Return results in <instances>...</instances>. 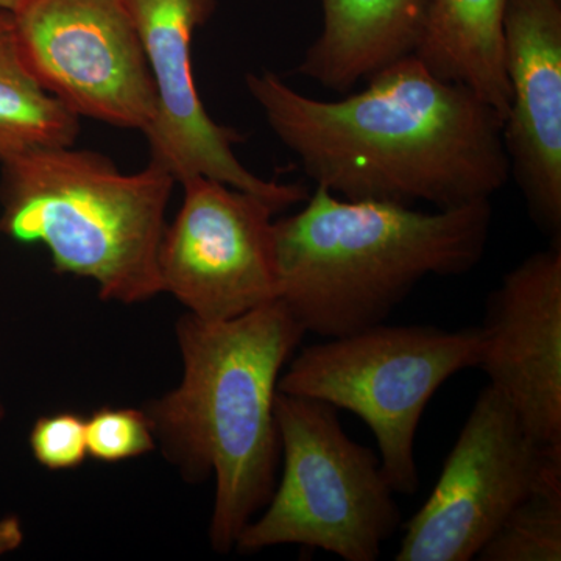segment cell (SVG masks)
Returning <instances> with one entry per match:
<instances>
[{
    "mask_svg": "<svg viewBox=\"0 0 561 561\" xmlns=\"http://www.w3.org/2000/svg\"><path fill=\"white\" fill-rule=\"evenodd\" d=\"M341 101L309 98L272 70L245 76L276 138L317 187L345 201L446 209L491 201L511 179L504 117L415 55Z\"/></svg>",
    "mask_w": 561,
    "mask_h": 561,
    "instance_id": "1",
    "label": "cell"
},
{
    "mask_svg": "<svg viewBox=\"0 0 561 561\" xmlns=\"http://www.w3.org/2000/svg\"><path fill=\"white\" fill-rule=\"evenodd\" d=\"M305 335L280 300L236 319L186 313L176 323L183 379L144 412L165 459L187 482L216 478L214 551H232L275 491L278 381Z\"/></svg>",
    "mask_w": 561,
    "mask_h": 561,
    "instance_id": "2",
    "label": "cell"
},
{
    "mask_svg": "<svg viewBox=\"0 0 561 561\" xmlns=\"http://www.w3.org/2000/svg\"><path fill=\"white\" fill-rule=\"evenodd\" d=\"M305 203L273 224L278 300L323 339L386 323L430 276L471 272L493 224L491 201L421 210L316 186Z\"/></svg>",
    "mask_w": 561,
    "mask_h": 561,
    "instance_id": "3",
    "label": "cell"
},
{
    "mask_svg": "<svg viewBox=\"0 0 561 561\" xmlns=\"http://www.w3.org/2000/svg\"><path fill=\"white\" fill-rule=\"evenodd\" d=\"M176 181L154 162L124 173L105 154L69 147L0 164V232L43 243L55 272L94 280L102 300L162 294L158 251Z\"/></svg>",
    "mask_w": 561,
    "mask_h": 561,
    "instance_id": "4",
    "label": "cell"
},
{
    "mask_svg": "<svg viewBox=\"0 0 561 561\" xmlns=\"http://www.w3.org/2000/svg\"><path fill=\"white\" fill-rule=\"evenodd\" d=\"M283 476L236 548L321 549L345 561H376L401 512L373 449L348 437L339 411L311 398L276 394Z\"/></svg>",
    "mask_w": 561,
    "mask_h": 561,
    "instance_id": "5",
    "label": "cell"
},
{
    "mask_svg": "<svg viewBox=\"0 0 561 561\" xmlns=\"http://www.w3.org/2000/svg\"><path fill=\"white\" fill-rule=\"evenodd\" d=\"M482 328L376 327L306 346L280 376L278 391L311 398L359 416L378 443L394 493L420 489L415 437L443 383L478 368Z\"/></svg>",
    "mask_w": 561,
    "mask_h": 561,
    "instance_id": "6",
    "label": "cell"
},
{
    "mask_svg": "<svg viewBox=\"0 0 561 561\" xmlns=\"http://www.w3.org/2000/svg\"><path fill=\"white\" fill-rule=\"evenodd\" d=\"M561 446H542L491 386L479 393L440 478L405 524L397 561H470L529 496Z\"/></svg>",
    "mask_w": 561,
    "mask_h": 561,
    "instance_id": "7",
    "label": "cell"
},
{
    "mask_svg": "<svg viewBox=\"0 0 561 561\" xmlns=\"http://www.w3.org/2000/svg\"><path fill=\"white\" fill-rule=\"evenodd\" d=\"M11 13L44 90L76 116L147 130L157 91L125 0H25Z\"/></svg>",
    "mask_w": 561,
    "mask_h": 561,
    "instance_id": "8",
    "label": "cell"
},
{
    "mask_svg": "<svg viewBox=\"0 0 561 561\" xmlns=\"http://www.w3.org/2000/svg\"><path fill=\"white\" fill-rule=\"evenodd\" d=\"M181 184L183 205L158 251L162 291L203 320L236 319L278 300V206L206 176Z\"/></svg>",
    "mask_w": 561,
    "mask_h": 561,
    "instance_id": "9",
    "label": "cell"
},
{
    "mask_svg": "<svg viewBox=\"0 0 561 561\" xmlns=\"http://www.w3.org/2000/svg\"><path fill=\"white\" fill-rule=\"evenodd\" d=\"M138 28L157 91V113L147 130L150 161L175 181L206 176L251 192L280 213L308 201V187L278 183L250 172L236 157L243 136L209 116L192 66V43L216 13L219 0H125Z\"/></svg>",
    "mask_w": 561,
    "mask_h": 561,
    "instance_id": "10",
    "label": "cell"
},
{
    "mask_svg": "<svg viewBox=\"0 0 561 561\" xmlns=\"http://www.w3.org/2000/svg\"><path fill=\"white\" fill-rule=\"evenodd\" d=\"M481 328L489 386L535 442L561 446V238L502 278Z\"/></svg>",
    "mask_w": 561,
    "mask_h": 561,
    "instance_id": "11",
    "label": "cell"
},
{
    "mask_svg": "<svg viewBox=\"0 0 561 561\" xmlns=\"http://www.w3.org/2000/svg\"><path fill=\"white\" fill-rule=\"evenodd\" d=\"M504 146L531 221L561 238V0H508Z\"/></svg>",
    "mask_w": 561,
    "mask_h": 561,
    "instance_id": "12",
    "label": "cell"
},
{
    "mask_svg": "<svg viewBox=\"0 0 561 561\" xmlns=\"http://www.w3.org/2000/svg\"><path fill=\"white\" fill-rule=\"evenodd\" d=\"M323 27L297 72L335 92H350L391 62L415 54L430 0H320Z\"/></svg>",
    "mask_w": 561,
    "mask_h": 561,
    "instance_id": "13",
    "label": "cell"
},
{
    "mask_svg": "<svg viewBox=\"0 0 561 561\" xmlns=\"http://www.w3.org/2000/svg\"><path fill=\"white\" fill-rule=\"evenodd\" d=\"M508 0H430L415 57L438 79L461 84L505 119L511 88L504 55Z\"/></svg>",
    "mask_w": 561,
    "mask_h": 561,
    "instance_id": "14",
    "label": "cell"
},
{
    "mask_svg": "<svg viewBox=\"0 0 561 561\" xmlns=\"http://www.w3.org/2000/svg\"><path fill=\"white\" fill-rule=\"evenodd\" d=\"M79 135L80 117L33 76L13 13L0 9V164L31 151L73 146Z\"/></svg>",
    "mask_w": 561,
    "mask_h": 561,
    "instance_id": "15",
    "label": "cell"
},
{
    "mask_svg": "<svg viewBox=\"0 0 561 561\" xmlns=\"http://www.w3.org/2000/svg\"><path fill=\"white\" fill-rule=\"evenodd\" d=\"M476 559L561 560V461L542 472L534 491L508 513Z\"/></svg>",
    "mask_w": 561,
    "mask_h": 561,
    "instance_id": "16",
    "label": "cell"
},
{
    "mask_svg": "<svg viewBox=\"0 0 561 561\" xmlns=\"http://www.w3.org/2000/svg\"><path fill=\"white\" fill-rule=\"evenodd\" d=\"M88 456L105 463L136 459L157 446L149 416L139 409L102 408L87 420Z\"/></svg>",
    "mask_w": 561,
    "mask_h": 561,
    "instance_id": "17",
    "label": "cell"
},
{
    "mask_svg": "<svg viewBox=\"0 0 561 561\" xmlns=\"http://www.w3.org/2000/svg\"><path fill=\"white\" fill-rule=\"evenodd\" d=\"M31 449L46 470H76L88 457L87 420L70 412L41 416L32 427Z\"/></svg>",
    "mask_w": 561,
    "mask_h": 561,
    "instance_id": "18",
    "label": "cell"
},
{
    "mask_svg": "<svg viewBox=\"0 0 561 561\" xmlns=\"http://www.w3.org/2000/svg\"><path fill=\"white\" fill-rule=\"evenodd\" d=\"M24 542L21 519L16 515L0 519V557L16 551Z\"/></svg>",
    "mask_w": 561,
    "mask_h": 561,
    "instance_id": "19",
    "label": "cell"
},
{
    "mask_svg": "<svg viewBox=\"0 0 561 561\" xmlns=\"http://www.w3.org/2000/svg\"><path fill=\"white\" fill-rule=\"evenodd\" d=\"M25 0H0V9L14 11L20 9Z\"/></svg>",
    "mask_w": 561,
    "mask_h": 561,
    "instance_id": "20",
    "label": "cell"
},
{
    "mask_svg": "<svg viewBox=\"0 0 561 561\" xmlns=\"http://www.w3.org/2000/svg\"><path fill=\"white\" fill-rule=\"evenodd\" d=\"M5 419V405H3L2 398H0V423Z\"/></svg>",
    "mask_w": 561,
    "mask_h": 561,
    "instance_id": "21",
    "label": "cell"
}]
</instances>
